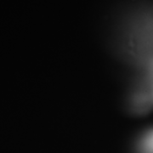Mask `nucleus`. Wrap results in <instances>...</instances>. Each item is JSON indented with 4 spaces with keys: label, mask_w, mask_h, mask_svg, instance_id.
<instances>
[{
    "label": "nucleus",
    "mask_w": 153,
    "mask_h": 153,
    "mask_svg": "<svg viewBox=\"0 0 153 153\" xmlns=\"http://www.w3.org/2000/svg\"><path fill=\"white\" fill-rule=\"evenodd\" d=\"M143 148L147 153H153V133L146 137L143 143Z\"/></svg>",
    "instance_id": "1"
}]
</instances>
